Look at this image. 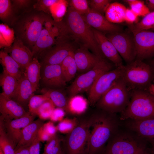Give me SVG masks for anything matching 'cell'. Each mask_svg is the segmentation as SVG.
Listing matches in <instances>:
<instances>
[{
	"label": "cell",
	"instance_id": "1",
	"mask_svg": "<svg viewBox=\"0 0 154 154\" xmlns=\"http://www.w3.org/2000/svg\"><path fill=\"white\" fill-rule=\"evenodd\" d=\"M90 117L86 154H98L102 151L105 145L118 130L120 120L116 114L99 109Z\"/></svg>",
	"mask_w": 154,
	"mask_h": 154
},
{
	"label": "cell",
	"instance_id": "2",
	"mask_svg": "<svg viewBox=\"0 0 154 154\" xmlns=\"http://www.w3.org/2000/svg\"><path fill=\"white\" fill-rule=\"evenodd\" d=\"M63 24L66 32L80 42L82 46L90 50L99 58L105 59L92 29L84 21L82 16L70 6L68 8Z\"/></svg>",
	"mask_w": 154,
	"mask_h": 154
},
{
	"label": "cell",
	"instance_id": "3",
	"mask_svg": "<svg viewBox=\"0 0 154 154\" xmlns=\"http://www.w3.org/2000/svg\"><path fill=\"white\" fill-rule=\"evenodd\" d=\"M147 143L129 130H118L108 141L101 154H151Z\"/></svg>",
	"mask_w": 154,
	"mask_h": 154
},
{
	"label": "cell",
	"instance_id": "4",
	"mask_svg": "<svg viewBox=\"0 0 154 154\" xmlns=\"http://www.w3.org/2000/svg\"><path fill=\"white\" fill-rule=\"evenodd\" d=\"M119 117L120 120L125 121L154 117V96L148 90L131 91L129 102Z\"/></svg>",
	"mask_w": 154,
	"mask_h": 154
},
{
	"label": "cell",
	"instance_id": "5",
	"mask_svg": "<svg viewBox=\"0 0 154 154\" xmlns=\"http://www.w3.org/2000/svg\"><path fill=\"white\" fill-rule=\"evenodd\" d=\"M122 78L131 91L148 90L154 82V68L142 60L135 59L123 65Z\"/></svg>",
	"mask_w": 154,
	"mask_h": 154
},
{
	"label": "cell",
	"instance_id": "6",
	"mask_svg": "<svg viewBox=\"0 0 154 154\" xmlns=\"http://www.w3.org/2000/svg\"><path fill=\"white\" fill-rule=\"evenodd\" d=\"M131 91L122 77L101 97L95 105L98 109L109 113L121 114L128 106Z\"/></svg>",
	"mask_w": 154,
	"mask_h": 154
},
{
	"label": "cell",
	"instance_id": "7",
	"mask_svg": "<svg viewBox=\"0 0 154 154\" xmlns=\"http://www.w3.org/2000/svg\"><path fill=\"white\" fill-rule=\"evenodd\" d=\"M91 125L90 116L79 120L76 127L62 141L65 154H86Z\"/></svg>",
	"mask_w": 154,
	"mask_h": 154
},
{
	"label": "cell",
	"instance_id": "8",
	"mask_svg": "<svg viewBox=\"0 0 154 154\" xmlns=\"http://www.w3.org/2000/svg\"><path fill=\"white\" fill-rule=\"evenodd\" d=\"M115 68L105 59H100L93 68L78 76L68 87L67 91L69 97L71 98L80 93L88 92L100 75Z\"/></svg>",
	"mask_w": 154,
	"mask_h": 154
},
{
	"label": "cell",
	"instance_id": "9",
	"mask_svg": "<svg viewBox=\"0 0 154 154\" xmlns=\"http://www.w3.org/2000/svg\"><path fill=\"white\" fill-rule=\"evenodd\" d=\"M47 17L42 14H33L23 19L19 24L18 32L20 38L33 47L43 29Z\"/></svg>",
	"mask_w": 154,
	"mask_h": 154
},
{
	"label": "cell",
	"instance_id": "10",
	"mask_svg": "<svg viewBox=\"0 0 154 154\" xmlns=\"http://www.w3.org/2000/svg\"><path fill=\"white\" fill-rule=\"evenodd\" d=\"M123 65L106 72L100 75L88 91L90 105H95L101 97L122 76Z\"/></svg>",
	"mask_w": 154,
	"mask_h": 154
},
{
	"label": "cell",
	"instance_id": "11",
	"mask_svg": "<svg viewBox=\"0 0 154 154\" xmlns=\"http://www.w3.org/2000/svg\"><path fill=\"white\" fill-rule=\"evenodd\" d=\"M106 36L127 64L136 59V51L133 35L132 36L121 32L110 33Z\"/></svg>",
	"mask_w": 154,
	"mask_h": 154
},
{
	"label": "cell",
	"instance_id": "12",
	"mask_svg": "<svg viewBox=\"0 0 154 154\" xmlns=\"http://www.w3.org/2000/svg\"><path fill=\"white\" fill-rule=\"evenodd\" d=\"M43 29L35 44L32 48L33 55L37 54L47 49L53 45L56 44L64 40V35L59 29L53 26L50 21H46Z\"/></svg>",
	"mask_w": 154,
	"mask_h": 154
},
{
	"label": "cell",
	"instance_id": "13",
	"mask_svg": "<svg viewBox=\"0 0 154 154\" xmlns=\"http://www.w3.org/2000/svg\"><path fill=\"white\" fill-rule=\"evenodd\" d=\"M137 60L143 61L154 56V32L143 30L133 34Z\"/></svg>",
	"mask_w": 154,
	"mask_h": 154
},
{
	"label": "cell",
	"instance_id": "14",
	"mask_svg": "<svg viewBox=\"0 0 154 154\" xmlns=\"http://www.w3.org/2000/svg\"><path fill=\"white\" fill-rule=\"evenodd\" d=\"M76 49L72 43L64 40L48 50L43 57V65H60L64 59Z\"/></svg>",
	"mask_w": 154,
	"mask_h": 154
},
{
	"label": "cell",
	"instance_id": "15",
	"mask_svg": "<svg viewBox=\"0 0 154 154\" xmlns=\"http://www.w3.org/2000/svg\"><path fill=\"white\" fill-rule=\"evenodd\" d=\"M82 16L89 26L102 32L110 33L122 32L121 26L110 22L104 15L91 8L87 13Z\"/></svg>",
	"mask_w": 154,
	"mask_h": 154
},
{
	"label": "cell",
	"instance_id": "16",
	"mask_svg": "<svg viewBox=\"0 0 154 154\" xmlns=\"http://www.w3.org/2000/svg\"><path fill=\"white\" fill-rule=\"evenodd\" d=\"M36 116L31 115L29 112L22 117L12 120L4 119L0 116L6 132L16 147L20 139L23 129L33 121Z\"/></svg>",
	"mask_w": 154,
	"mask_h": 154
},
{
	"label": "cell",
	"instance_id": "17",
	"mask_svg": "<svg viewBox=\"0 0 154 154\" xmlns=\"http://www.w3.org/2000/svg\"><path fill=\"white\" fill-rule=\"evenodd\" d=\"M125 125L146 142L154 144V117L142 120H128Z\"/></svg>",
	"mask_w": 154,
	"mask_h": 154
},
{
	"label": "cell",
	"instance_id": "18",
	"mask_svg": "<svg viewBox=\"0 0 154 154\" xmlns=\"http://www.w3.org/2000/svg\"><path fill=\"white\" fill-rule=\"evenodd\" d=\"M96 40L105 58L111 61L115 67L123 65V59L113 44L102 32L92 29Z\"/></svg>",
	"mask_w": 154,
	"mask_h": 154
},
{
	"label": "cell",
	"instance_id": "19",
	"mask_svg": "<svg viewBox=\"0 0 154 154\" xmlns=\"http://www.w3.org/2000/svg\"><path fill=\"white\" fill-rule=\"evenodd\" d=\"M44 66L41 79L47 88L58 90L66 86V82L63 77L60 65Z\"/></svg>",
	"mask_w": 154,
	"mask_h": 154
},
{
	"label": "cell",
	"instance_id": "20",
	"mask_svg": "<svg viewBox=\"0 0 154 154\" xmlns=\"http://www.w3.org/2000/svg\"><path fill=\"white\" fill-rule=\"evenodd\" d=\"M0 112L4 119L12 120L22 117L29 113L18 102L0 93Z\"/></svg>",
	"mask_w": 154,
	"mask_h": 154
},
{
	"label": "cell",
	"instance_id": "21",
	"mask_svg": "<svg viewBox=\"0 0 154 154\" xmlns=\"http://www.w3.org/2000/svg\"><path fill=\"white\" fill-rule=\"evenodd\" d=\"M6 48L9 55L25 71L26 68L33 58L32 51L19 38L15 40L11 47Z\"/></svg>",
	"mask_w": 154,
	"mask_h": 154
},
{
	"label": "cell",
	"instance_id": "22",
	"mask_svg": "<svg viewBox=\"0 0 154 154\" xmlns=\"http://www.w3.org/2000/svg\"><path fill=\"white\" fill-rule=\"evenodd\" d=\"M74 54L78 72L81 74L90 70L101 59L82 46L76 49Z\"/></svg>",
	"mask_w": 154,
	"mask_h": 154
},
{
	"label": "cell",
	"instance_id": "23",
	"mask_svg": "<svg viewBox=\"0 0 154 154\" xmlns=\"http://www.w3.org/2000/svg\"><path fill=\"white\" fill-rule=\"evenodd\" d=\"M34 92L31 84L28 80L24 72L18 80L17 89L11 99L19 103L24 108L28 107L29 100L34 95Z\"/></svg>",
	"mask_w": 154,
	"mask_h": 154
},
{
	"label": "cell",
	"instance_id": "24",
	"mask_svg": "<svg viewBox=\"0 0 154 154\" xmlns=\"http://www.w3.org/2000/svg\"><path fill=\"white\" fill-rule=\"evenodd\" d=\"M44 123L43 120L39 118L25 127L22 130L20 139L16 147L30 146Z\"/></svg>",
	"mask_w": 154,
	"mask_h": 154
},
{
	"label": "cell",
	"instance_id": "25",
	"mask_svg": "<svg viewBox=\"0 0 154 154\" xmlns=\"http://www.w3.org/2000/svg\"><path fill=\"white\" fill-rule=\"evenodd\" d=\"M0 61L3 70L18 80L25 71L6 50L0 51Z\"/></svg>",
	"mask_w": 154,
	"mask_h": 154
},
{
	"label": "cell",
	"instance_id": "26",
	"mask_svg": "<svg viewBox=\"0 0 154 154\" xmlns=\"http://www.w3.org/2000/svg\"><path fill=\"white\" fill-rule=\"evenodd\" d=\"M127 8L122 4L117 2L111 3L105 13V17L110 22L120 23L125 21Z\"/></svg>",
	"mask_w": 154,
	"mask_h": 154
},
{
	"label": "cell",
	"instance_id": "27",
	"mask_svg": "<svg viewBox=\"0 0 154 154\" xmlns=\"http://www.w3.org/2000/svg\"><path fill=\"white\" fill-rule=\"evenodd\" d=\"M18 80L4 70L0 76V84L3 92L1 94L4 96L12 98L17 89Z\"/></svg>",
	"mask_w": 154,
	"mask_h": 154
},
{
	"label": "cell",
	"instance_id": "28",
	"mask_svg": "<svg viewBox=\"0 0 154 154\" xmlns=\"http://www.w3.org/2000/svg\"><path fill=\"white\" fill-rule=\"evenodd\" d=\"M40 63L37 58H33L25 68V73L31 83L34 92L37 89L40 80L41 79Z\"/></svg>",
	"mask_w": 154,
	"mask_h": 154
},
{
	"label": "cell",
	"instance_id": "29",
	"mask_svg": "<svg viewBox=\"0 0 154 154\" xmlns=\"http://www.w3.org/2000/svg\"><path fill=\"white\" fill-rule=\"evenodd\" d=\"M43 94H45L52 101L55 107L63 109L69 113L68 104L69 100L67 99L64 94L58 89L48 88L41 90Z\"/></svg>",
	"mask_w": 154,
	"mask_h": 154
},
{
	"label": "cell",
	"instance_id": "30",
	"mask_svg": "<svg viewBox=\"0 0 154 154\" xmlns=\"http://www.w3.org/2000/svg\"><path fill=\"white\" fill-rule=\"evenodd\" d=\"M74 52H72L66 57L60 64L62 74L66 82L71 80L78 71Z\"/></svg>",
	"mask_w": 154,
	"mask_h": 154
},
{
	"label": "cell",
	"instance_id": "31",
	"mask_svg": "<svg viewBox=\"0 0 154 154\" xmlns=\"http://www.w3.org/2000/svg\"><path fill=\"white\" fill-rule=\"evenodd\" d=\"M15 40L13 29L6 24H0V48H9Z\"/></svg>",
	"mask_w": 154,
	"mask_h": 154
},
{
	"label": "cell",
	"instance_id": "32",
	"mask_svg": "<svg viewBox=\"0 0 154 154\" xmlns=\"http://www.w3.org/2000/svg\"><path fill=\"white\" fill-rule=\"evenodd\" d=\"M0 147L5 154H15L16 147L6 132L1 117H0Z\"/></svg>",
	"mask_w": 154,
	"mask_h": 154
},
{
	"label": "cell",
	"instance_id": "33",
	"mask_svg": "<svg viewBox=\"0 0 154 154\" xmlns=\"http://www.w3.org/2000/svg\"><path fill=\"white\" fill-rule=\"evenodd\" d=\"M154 25V11L150 12L143 17L139 22L129 27L133 34L143 30L150 29Z\"/></svg>",
	"mask_w": 154,
	"mask_h": 154
},
{
	"label": "cell",
	"instance_id": "34",
	"mask_svg": "<svg viewBox=\"0 0 154 154\" xmlns=\"http://www.w3.org/2000/svg\"><path fill=\"white\" fill-rule=\"evenodd\" d=\"M68 1L66 0H58L50 8V13L54 21L60 22L65 15L68 9Z\"/></svg>",
	"mask_w": 154,
	"mask_h": 154
},
{
	"label": "cell",
	"instance_id": "35",
	"mask_svg": "<svg viewBox=\"0 0 154 154\" xmlns=\"http://www.w3.org/2000/svg\"><path fill=\"white\" fill-rule=\"evenodd\" d=\"M87 102L83 97L76 96L69 100L68 104L69 113L76 114H81L85 111Z\"/></svg>",
	"mask_w": 154,
	"mask_h": 154
},
{
	"label": "cell",
	"instance_id": "36",
	"mask_svg": "<svg viewBox=\"0 0 154 154\" xmlns=\"http://www.w3.org/2000/svg\"><path fill=\"white\" fill-rule=\"evenodd\" d=\"M50 99L45 94L33 95L30 99L28 105L29 112L32 115L36 116L42 105Z\"/></svg>",
	"mask_w": 154,
	"mask_h": 154
},
{
	"label": "cell",
	"instance_id": "37",
	"mask_svg": "<svg viewBox=\"0 0 154 154\" xmlns=\"http://www.w3.org/2000/svg\"><path fill=\"white\" fill-rule=\"evenodd\" d=\"M61 139L56 134L46 142L44 148L43 154H58L62 150Z\"/></svg>",
	"mask_w": 154,
	"mask_h": 154
},
{
	"label": "cell",
	"instance_id": "38",
	"mask_svg": "<svg viewBox=\"0 0 154 154\" xmlns=\"http://www.w3.org/2000/svg\"><path fill=\"white\" fill-rule=\"evenodd\" d=\"M79 119L76 118H65L60 121L56 126L57 130L66 134L71 132L77 126Z\"/></svg>",
	"mask_w": 154,
	"mask_h": 154
},
{
	"label": "cell",
	"instance_id": "39",
	"mask_svg": "<svg viewBox=\"0 0 154 154\" xmlns=\"http://www.w3.org/2000/svg\"><path fill=\"white\" fill-rule=\"evenodd\" d=\"M55 107L52 101L49 99L45 102L40 107L37 116L42 120L50 119Z\"/></svg>",
	"mask_w": 154,
	"mask_h": 154
},
{
	"label": "cell",
	"instance_id": "40",
	"mask_svg": "<svg viewBox=\"0 0 154 154\" xmlns=\"http://www.w3.org/2000/svg\"><path fill=\"white\" fill-rule=\"evenodd\" d=\"M70 6L81 15L87 13L90 9L89 1L86 0H71Z\"/></svg>",
	"mask_w": 154,
	"mask_h": 154
},
{
	"label": "cell",
	"instance_id": "41",
	"mask_svg": "<svg viewBox=\"0 0 154 154\" xmlns=\"http://www.w3.org/2000/svg\"><path fill=\"white\" fill-rule=\"evenodd\" d=\"M112 1L110 0H91L89 1L90 8L103 15Z\"/></svg>",
	"mask_w": 154,
	"mask_h": 154
},
{
	"label": "cell",
	"instance_id": "42",
	"mask_svg": "<svg viewBox=\"0 0 154 154\" xmlns=\"http://www.w3.org/2000/svg\"><path fill=\"white\" fill-rule=\"evenodd\" d=\"M130 9L138 16L144 17L150 13L147 6L144 1L139 0H134L129 5Z\"/></svg>",
	"mask_w": 154,
	"mask_h": 154
},
{
	"label": "cell",
	"instance_id": "43",
	"mask_svg": "<svg viewBox=\"0 0 154 154\" xmlns=\"http://www.w3.org/2000/svg\"><path fill=\"white\" fill-rule=\"evenodd\" d=\"M12 7L9 0H0V18L1 20L7 19L11 14Z\"/></svg>",
	"mask_w": 154,
	"mask_h": 154
},
{
	"label": "cell",
	"instance_id": "44",
	"mask_svg": "<svg viewBox=\"0 0 154 154\" xmlns=\"http://www.w3.org/2000/svg\"><path fill=\"white\" fill-rule=\"evenodd\" d=\"M58 0H38L34 5V7L38 11L45 13H50L51 7Z\"/></svg>",
	"mask_w": 154,
	"mask_h": 154
},
{
	"label": "cell",
	"instance_id": "45",
	"mask_svg": "<svg viewBox=\"0 0 154 154\" xmlns=\"http://www.w3.org/2000/svg\"><path fill=\"white\" fill-rule=\"evenodd\" d=\"M65 114V111L63 109L56 108L53 111L50 119L53 122L60 121L63 119Z\"/></svg>",
	"mask_w": 154,
	"mask_h": 154
},
{
	"label": "cell",
	"instance_id": "46",
	"mask_svg": "<svg viewBox=\"0 0 154 154\" xmlns=\"http://www.w3.org/2000/svg\"><path fill=\"white\" fill-rule=\"evenodd\" d=\"M42 127L45 131L51 137L56 134L57 131L56 127L55 126L52 122L50 121L44 123Z\"/></svg>",
	"mask_w": 154,
	"mask_h": 154
},
{
	"label": "cell",
	"instance_id": "47",
	"mask_svg": "<svg viewBox=\"0 0 154 154\" xmlns=\"http://www.w3.org/2000/svg\"><path fill=\"white\" fill-rule=\"evenodd\" d=\"M40 142L37 136L29 146V154H40Z\"/></svg>",
	"mask_w": 154,
	"mask_h": 154
},
{
	"label": "cell",
	"instance_id": "48",
	"mask_svg": "<svg viewBox=\"0 0 154 154\" xmlns=\"http://www.w3.org/2000/svg\"><path fill=\"white\" fill-rule=\"evenodd\" d=\"M130 9H127L125 15V21L129 25L136 21L138 17Z\"/></svg>",
	"mask_w": 154,
	"mask_h": 154
},
{
	"label": "cell",
	"instance_id": "49",
	"mask_svg": "<svg viewBox=\"0 0 154 154\" xmlns=\"http://www.w3.org/2000/svg\"><path fill=\"white\" fill-rule=\"evenodd\" d=\"M37 136L40 141L43 142L47 141L52 137L45 131L42 126L39 129Z\"/></svg>",
	"mask_w": 154,
	"mask_h": 154
},
{
	"label": "cell",
	"instance_id": "50",
	"mask_svg": "<svg viewBox=\"0 0 154 154\" xmlns=\"http://www.w3.org/2000/svg\"><path fill=\"white\" fill-rule=\"evenodd\" d=\"M29 146H24L16 147L15 154H29Z\"/></svg>",
	"mask_w": 154,
	"mask_h": 154
},
{
	"label": "cell",
	"instance_id": "51",
	"mask_svg": "<svg viewBox=\"0 0 154 154\" xmlns=\"http://www.w3.org/2000/svg\"><path fill=\"white\" fill-rule=\"evenodd\" d=\"M146 3L149 12L154 11V0H146Z\"/></svg>",
	"mask_w": 154,
	"mask_h": 154
},
{
	"label": "cell",
	"instance_id": "52",
	"mask_svg": "<svg viewBox=\"0 0 154 154\" xmlns=\"http://www.w3.org/2000/svg\"><path fill=\"white\" fill-rule=\"evenodd\" d=\"M14 3L19 7H22L26 6L29 3L28 0H14L13 1Z\"/></svg>",
	"mask_w": 154,
	"mask_h": 154
},
{
	"label": "cell",
	"instance_id": "53",
	"mask_svg": "<svg viewBox=\"0 0 154 154\" xmlns=\"http://www.w3.org/2000/svg\"><path fill=\"white\" fill-rule=\"evenodd\" d=\"M148 91L151 94L154 96V84H152L149 87Z\"/></svg>",
	"mask_w": 154,
	"mask_h": 154
},
{
	"label": "cell",
	"instance_id": "54",
	"mask_svg": "<svg viewBox=\"0 0 154 154\" xmlns=\"http://www.w3.org/2000/svg\"><path fill=\"white\" fill-rule=\"evenodd\" d=\"M151 145V147L149 149V151L151 154H154V144Z\"/></svg>",
	"mask_w": 154,
	"mask_h": 154
},
{
	"label": "cell",
	"instance_id": "55",
	"mask_svg": "<svg viewBox=\"0 0 154 154\" xmlns=\"http://www.w3.org/2000/svg\"><path fill=\"white\" fill-rule=\"evenodd\" d=\"M151 65L154 68V59L152 61Z\"/></svg>",
	"mask_w": 154,
	"mask_h": 154
},
{
	"label": "cell",
	"instance_id": "56",
	"mask_svg": "<svg viewBox=\"0 0 154 154\" xmlns=\"http://www.w3.org/2000/svg\"><path fill=\"white\" fill-rule=\"evenodd\" d=\"M0 154H5L4 151L1 147H0Z\"/></svg>",
	"mask_w": 154,
	"mask_h": 154
},
{
	"label": "cell",
	"instance_id": "57",
	"mask_svg": "<svg viewBox=\"0 0 154 154\" xmlns=\"http://www.w3.org/2000/svg\"><path fill=\"white\" fill-rule=\"evenodd\" d=\"M149 31H154V25L150 29Z\"/></svg>",
	"mask_w": 154,
	"mask_h": 154
},
{
	"label": "cell",
	"instance_id": "58",
	"mask_svg": "<svg viewBox=\"0 0 154 154\" xmlns=\"http://www.w3.org/2000/svg\"><path fill=\"white\" fill-rule=\"evenodd\" d=\"M58 154H65L64 152L62 150L61 152L60 153H58Z\"/></svg>",
	"mask_w": 154,
	"mask_h": 154
}]
</instances>
